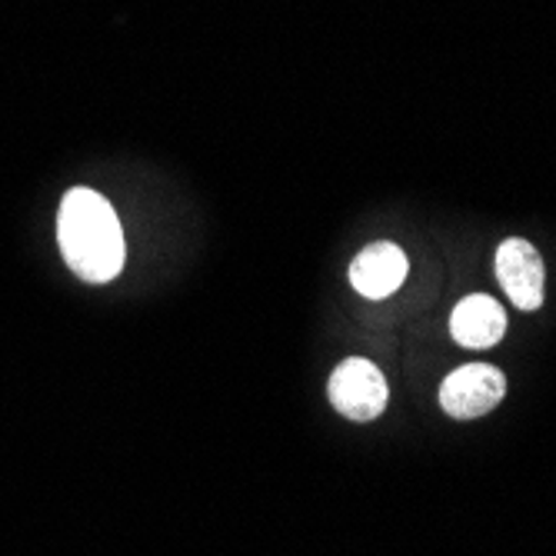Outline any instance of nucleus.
<instances>
[{"label": "nucleus", "instance_id": "1", "mask_svg": "<svg viewBox=\"0 0 556 556\" xmlns=\"http://www.w3.org/2000/svg\"><path fill=\"white\" fill-rule=\"evenodd\" d=\"M58 240L67 267L87 283H108L124 267V230L104 197L74 187L58 214Z\"/></svg>", "mask_w": 556, "mask_h": 556}, {"label": "nucleus", "instance_id": "2", "mask_svg": "<svg viewBox=\"0 0 556 556\" xmlns=\"http://www.w3.org/2000/svg\"><path fill=\"white\" fill-rule=\"evenodd\" d=\"M330 403L346 420H377L387 407V380L370 361L350 357L330 374Z\"/></svg>", "mask_w": 556, "mask_h": 556}, {"label": "nucleus", "instance_id": "3", "mask_svg": "<svg viewBox=\"0 0 556 556\" xmlns=\"http://www.w3.org/2000/svg\"><path fill=\"white\" fill-rule=\"evenodd\" d=\"M507 393V377L490 364H467L453 370L443 387H440V407L457 417V420H473L490 414L496 403Z\"/></svg>", "mask_w": 556, "mask_h": 556}, {"label": "nucleus", "instance_id": "4", "mask_svg": "<svg viewBox=\"0 0 556 556\" xmlns=\"http://www.w3.org/2000/svg\"><path fill=\"white\" fill-rule=\"evenodd\" d=\"M496 280L520 311H536L543 303V257L530 240H503L496 250Z\"/></svg>", "mask_w": 556, "mask_h": 556}, {"label": "nucleus", "instance_id": "5", "mask_svg": "<svg viewBox=\"0 0 556 556\" xmlns=\"http://www.w3.org/2000/svg\"><path fill=\"white\" fill-rule=\"evenodd\" d=\"M403 277H407V257L396 243H370L361 250L357 261L350 267V283L357 293L370 300H383L400 290Z\"/></svg>", "mask_w": 556, "mask_h": 556}, {"label": "nucleus", "instance_id": "6", "mask_svg": "<svg viewBox=\"0 0 556 556\" xmlns=\"http://www.w3.org/2000/svg\"><path fill=\"white\" fill-rule=\"evenodd\" d=\"M450 333L467 350H486V346L500 343L503 333H507V314H503L500 303L486 293L464 296L457 307H453Z\"/></svg>", "mask_w": 556, "mask_h": 556}]
</instances>
